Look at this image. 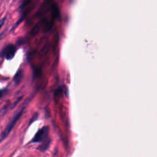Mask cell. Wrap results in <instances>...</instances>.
I'll list each match as a JSON object with an SVG mask.
<instances>
[{
	"mask_svg": "<svg viewBox=\"0 0 157 157\" xmlns=\"http://www.w3.org/2000/svg\"><path fill=\"white\" fill-rule=\"evenodd\" d=\"M24 109H25V107H23L22 109H21V110H20L19 112H18V113H17L14 116V117H13V118L12 119L11 121L9 122V123L7 125V126L5 127V129L4 130V131L2 132V134H1V136H0V142H2V141L5 138H6L7 136H8V135L9 134V133L12 131V128L15 126V124H16L17 121H18V120H19L20 117H21L23 111H24Z\"/></svg>",
	"mask_w": 157,
	"mask_h": 157,
	"instance_id": "1",
	"label": "cell"
},
{
	"mask_svg": "<svg viewBox=\"0 0 157 157\" xmlns=\"http://www.w3.org/2000/svg\"><path fill=\"white\" fill-rule=\"evenodd\" d=\"M48 127L47 126H45V127L42 128L38 132L35 134V136H34L32 139V142H39L44 141L46 139L48 136Z\"/></svg>",
	"mask_w": 157,
	"mask_h": 157,
	"instance_id": "2",
	"label": "cell"
},
{
	"mask_svg": "<svg viewBox=\"0 0 157 157\" xmlns=\"http://www.w3.org/2000/svg\"><path fill=\"white\" fill-rule=\"evenodd\" d=\"M15 52H16V48H15V46L12 45H9L5 48L3 55H5L6 59L10 60V59L13 58V57L15 56Z\"/></svg>",
	"mask_w": 157,
	"mask_h": 157,
	"instance_id": "3",
	"label": "cell"
},
{
	"mask_svg": "<svg viewBox=\"0 0 157 157\" xmlns=\"http://www.w3.org/2000/svg\"><path fill=\"white\" fill-rule=\"evenodd\" d=\"M22 73L21 71H18L16 75H15V78H14V81H15V84H19V82L22 80Z\"/></svg>",
	"mask_w": 157,
	"mask_h": 157,
	"instance_id": "4",
	"label": "cell"
},
{
	"mask_svg": "<svg viewBox=\"0 0 157 157\" xmlns=\"http://www.w3.org/2000/svg\"><path fill=\"white\" fill-rule=\"evenodd\" d=\"M6 90L5 89H2V90H0V99L2 98V97H4V96L6 94Z\"/></svg>",
	"mask_w": 157,
	"mask_h": 157,
	"instance_id": "5",
	"label": "cell"
},
{
	"mask_svg": "<svg viewBox=\"0 0 157 157\" xmlns=\"http://www.w3.org/2000/svg\"><path fill=\"white\" fill-rule=\"evenodd\" d=\"M5 19H6V18H5H5H2V19L0 20V29H1V28H2V26H3V25L5 24Z\"/></svg>",
	"mask_w": 157,
	"mask_h": 157,
	"instance_id": "6",
	"label": "cell"
}]
</instances>
